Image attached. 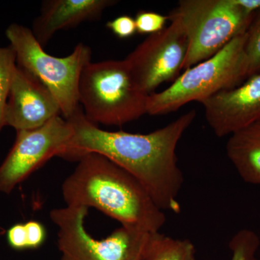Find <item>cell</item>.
Wrapping results in <instances>:
<instances>
[{
	"label": "cell",
	"mask_w": 260,
	"mask_h": 260,
	"mask_svg": "<svg viewBox=\"0 0 260 260\" xmlns=\"http://www.w3.org/2000/svg\"><path fill=\"white\" fill-rule=\"evenodd\" d=\"M78 100L92 123L122 126L147 114V95L137 88L125 60L90 61L78 82Z\"/></svg>",
	"instance_id": "cell-4"
},
{
	"label": "cell",
	"mask_w": 260,
	"mask_h": 260,
	"mask_svg": "<svg viewBox=\"0 0 260 260\" xmlns=\"http://www.w3.org/2000/svg\"><path fill=\"white\" fill-rule=\"evenodd\" d=\"M246 32L234 38L216 54L186 70L172 85L147 99V114L164 115L192 102L235 88L247 79Z\"/></svg>",
	"instance_id": "cell-3"
},
{
	"label": "cell",
	"mask_w": 260,
	"mask_h": 260,
	"mask_svg": "<svg viewBox=\"0 0 260 260\" xmlns=\"http://www.w3.org/2000/svg\"><path fill=\"white\" fill-rule=\"evenodd\" d=\"M169 16V26L148 36L124 59L137 88L147 95L162 83L177 80L187 54L182 24L177 17Z\"/></svg>",
	"instance_id": "cell-8"
},
{
	"label": "cell",
	"mask_w": 260,
	"mask_h": 260,
	"mask_svg": "<svg viewBox=\"0 0 260 260\" xmlns=\"http://www.w3.org/2000/svg\"><path fill=\"white\" fill-rule=\"evenodd\" d=\"M245 54L247 60V78L260 72V10L256 13L246 31Z\"/></svg>",
	"instance_id": "cell-17"
},
{
	"label": "cell",
	"mask_w": 260,
	"mask_h": 260,
	"mask_svg": "<svg viewBox=\"0 0 260 260\" xmlns=\"http://www.w3.org/2000/svg\"><path fill=\"white\" fill-rule=\"evenodd\" d=\"M59 103L37 78L17 65L5 112V126L36 129L59 116Z\"/></svg>",
	"instance_id": "cell-11"
},
{
	"label": "cell",
	"mask_w": 260,
	"mask_h": 260,
	"mask_svg": "<svg viewBox=\"0 0 260 260\" xmlns=\"http://www.w3.org/2000/svg\"><path fill=\"white\" fill-rule=\"evenodd\" d=\"M196 115L194 110L189 111L160 129L135 134L100 129L79 107L67 119L73 134L61 158L78 161L85 154H100L136 178L162 211L179 213L178 197L184 179L177 147Z\"/></svg>",
	"instance_id": "cell-1"
},
{
	"label": "cell",
	"mask_w": 260,
	"mask_h": 260,
	"mask_svg": "<svg viewBox=\"0 0 260 260\" xmlns=\"http://www.w3.org/2000/svg\"><path fill=\"white\" fill-rule=\"evenodd\" d=\"M16 66V54L13 47L10 44L0 47V132L5 126V108Z\"/></svg>",
	"instance_id": "cell-15"
},
{
	"label": "cell",
	"mask_w": 260,
	"mask_h": 260,
	"mask_svg": "<svg viewBox=\"0 0 260 260\" xmlns=\"http://www.w3.org/2000/svg\"><path fill=\"white\" fill-rule=\"evenodd\" d=\"M226 153L243 181L260 186V119L230 135Z\"/></svg>",
	"instance_id": "cell-13"
},
{
	"label": "cell",
	"mask_w": 260,
	"mask_h": 260,
	"mask_svg": "<svg viewBox=\"0 0 260 260\" xmlns=\"http://www.w3.org/2000/svg\"><path fill=\"white\" fill-rule=\"evenodd\" d=\"M170 20L169 16H166L153 13V12L142 11L135 17L137 32L140 34H156L164 30L167 20Z\"/></svg>",
	"instance_id": "cell-18"
},
{
	"label": "cell",
	"mask_w": 260,
	"mask_h": 260,
	"mask_svg": "<svg viewBox=\"0 0 260 260\" xmlns=\"http://www.w3.org/2000/svg\"><path fill=\"white\" fill-rule=\"evenodd\" d=\"M116 3L114 0H46L40 15L32 23V34L44 48L56 32L99 20L104 10Z\"/></svg>",
	"instance_id": "cell-12"
},
{
	"label": "cell",
	"mask_w": 260,
	"mask_h": 260,
	"mask_svg": "<svg viewBox=\"0 0 260 260\" xmlns=\"http://www.w3.org/2000/svg\"><path fill=\"white\" fill-rule=\"evenodd\" d=\"M5 35L16 54V64L42 82L55 97L64 119L80 107L78 82L83 68L91 61L92 51L79 43L66 57L47 54L31 29L18 23L10 25Z\"/></svg>",
	"instance_id": "cell-5"
},
{
	"label": "cell",
	"mask_w": 260,
	"mask_h": 260,
	"mask_svg": "<svg viewBox=\"0 0 260 260\" xmlns=\"http://www.w3.org/2000/svg\"><path fill=\"white\" fill-rule=\"evenodd\" d=\"M61 186L67 206L94 208L123 226L158 232L167 216L150 193L129 172L100 154L80 157Z\"/></svg>",
	"instance_id": "cell-2"
},
{
	"label": "cell",
	"mask_w": 260,
	"mask_h": 260,
	"mask_svg": "<svg viewBox=\"0 0 260 260\" xmlns=\"http://www.w3.org/2000/svg\"><path fill=\"white\" fill-rule=\"evenodd\" d=\"M27 236V248L37 249L42 246L46 239V231L44 225L36 220H30L25 223Z\"/></svg>",
	"instance_id": "cell-20"
},
{
	"label": "cell",
	"mask_w": 260,
	"mask_h": 260,
	"mask_svg": "<svg viewBox=\"0 0 260 260\" xmlns=\"http://www.w3.org/2000/svg\"><path fill=\"white\" fill-rule=\"evenodd\" d=\"M88 213L85 207L66 206L50 212L58 227L61 260H144L151 233L121 225L99 240L85 229Z\"/></svg>",
	"instance_id": "cell-7"
},
{
	"label": "cell",
	"mask_w": 260,
	"mask_h": 260,
	"mask_svg": "<svg viewBox=\"0 0 260 260\" xmlns=\"http://www.w3.org/2000/svg\"><path fill=\"white\" fill-rule=\"evenodd\" d=\"M234 2L247 15H255L260 10V0H234Z\"/></svg>",
	"instance_id": "cell-22"
},
{
	"label": "cell",
	"mask_w": 260,
	"mask_h": 260,
	"mask_svg": "<svg viewBox=\"0 0 260 260\" xmlns=\"http://www.w3.org/2000/svg\"><path fill=\"white\" fill-rule=\"evenodd\" d=\"M171 15L179 19L187 37L186 70L245 34L256 14H246L234 0H181Z\"/></svg>",
	"instance_id": "cell-6"
},
{
	"label": "cell",
	"mask_w": 260,
	"mask_h": 260,
	"mask_svg": "<svg viewBox=\"0 0 260 260\" xmlns=\"http://www.w3.org/2000/svg\"><path fill=\"white\" fill-rule=\"evenodd\" d=\"M206 121L218 138L232 135L260 119V72L201 102Z\"/></svg>",
	"instance_id": "cell-10"
},
{
	"label": "cell",
	"mask_w": 260,
	"mask_h": 260,
	"mask_svg": "<svg viewBox=\"0 0 260 260\" xmlns=\"http://www.w3.org/2000/svg\"><path fill=\"white\" fill-rule=\"evenodd\" d=\"M16 132L14 145L0 166V191L7 194L49 159L62 157L73 134L70 123L59 116L36 129Z\"/></svg>",
	"instance_id": "cell-9"
},
{
	"label": "cell",
	"mask_w": 260,
	"mask_h": 260,
	"mask_svg": "<svg viewBox=\"0 0 260 260\" xmlns=\"http://www.w3.org/2000/svg\"><path fill=\"white\" fill-rule=\"evenodd\" d=\"M7 238L10 246L13 249L18 250L28 249L25 224L18 223L13 225L8 230Z\"/></svg>",
	"instance_id": "cell-21"
},
{
	"label": "cell",
	"mask_w": 260,
	"mask_h": 260,
	"mask_svg": "<svg viewBox=\"0 0 260 260\" xmlns=\"http://www.w3.org/2000/svg\"><path fill=\"white\" fill-rule=\"evenodd\" d=\"M259 246L260 239L256 232L251 229H241L229 242L232 260H257L256 254Z\"/></svg>",
	"instance_id": "cell-16"
},
{
	"label": "cell",
	"mask_w": 260,
	"mask_h": 260,
	"mask_svg": "<svg viewBox=\"0 0 260 260\" xmlns=\"http://www.w3.org/2000/svg\"><path fill=\"white\" fill-rule=\"evenodd\" d=\"M107 28L119 39H128L137 32L135 19L127 15H120L108 22Z\"/></svg>",
	"instance_id": "cell-19"
},
{
	"label": "cell",
	"mask_w": 260,
	"mask_h": 260,
	"mask_svg": "<svg viewBox=\"0 0 260 260\" xmlns=\"http://www.w3.org/2000/svg\"><path fill=\"white\" fill-rule=\"evenodd\" d=\"M144 260H197L196 249L189 239H179L160 232L150 234Z\"/></svg>",
	"instance_id": "cell-14"
}]
</instances>
